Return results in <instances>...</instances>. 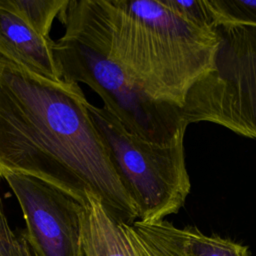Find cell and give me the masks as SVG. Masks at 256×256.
Listing matches in <instances>:
<instances>
[{
  "label": "cell",
  "instance_id": "3957f363",
  "mask_svg": "<svg viewBox=\"0 0 256 256\" xmlns=\"http://www.w3.org/2000/svg\"><path fill=\"white\" fill-rule=\"evenodd\" d=\"M88 110L136 205L137 221L154 223L176 214L191 189L184 156L186 130L169 142L153 143L131 134L106 108L89 103Z\"/></svg>",
  "mask_w": 256,
  "mask_h": 256
},
{
  "label": "cell",
  "instance_id": "9c48e42d",
  "mask_svg": "<svg viewBox=\"0 0 256 256\" xmlns=\"http://www.w3.org/2000/svg\"><path fill=\"white\" fill-rule=\"evenodd\" d=\"M54 41L0 7V57L50 80H61L53 55Z\"/></svg>",
  "mask_w": 256,
  "mask_h": 256
},
{
  "label": "cell",
  "instance_id": "8992f818",
  "mask_svg": "<svg viewBox=\"0 0 256 256\" xmlns=\"http://www.w3.org/2000/svg\"><path fill=\"white\" fill-rule=\"evenodd\" d=\"M3 179L22 210L26 223L23 234L33 256H84L80 202L31 176L8 173Z\"/></svg>",
  "mask_w": 256,
  "mask_h": 256
},
{
  "label": "cell",
  "instance_id": "7c38bea8",
  "mask_svg": "<svg viewBox=\"0 0 256 256\" xmlns=\"http://www.w3.org/2000/svg\"><path fill=\"white\" fill-rule=\"evenodd\" d=\"M163 2L179 16L201 28L214 30L217 25L208 0H163Z\"/></svg>",
  "mask_w": 256,
  "mask_h": 256
},
{
  "label": "cell",
  "instance_id": "4fadbf2b",
  "mask_svg": "<svg viewBox=\"0 0 256 256\" xmlns=\"http://www.w3.org/2000/svg\"><path fill=\"white\" fill-rule=\"evenodd\" d=\"M0 256H33L24 237L17 235L10 227L0 199Z\"/></svg>",
  "mask_w": 256,
  "mask_h": 256
},
{
  "label": "cell",
  "instance_id": "5b68a950",
  "mask_svg": "<svg viewBox=\"0 0 256 256\" xmlns=\"http://www.w3.org/2000/svg\"><path fill=\"white\" fill-rule=\"evenodd\" d=\"M213 68L189 89L181 108L188 125L210 122L256 140V26L218 23Z\"/></svg>",
  "mask_w": 256,
  "mask_h": 256
},
{
  "label": "cell",
  "instance_id": "8fae6325",
  "mask_svg": "<svg viewBox=\"0 0 256 256\" xmlns=\"http://www.w3.org/2000/svg\"><path fill=\"white\" fill-rule=\"evenodd\" d=\"M218 23L256 26V0H208Z\"/></svg>",
  "mask_w": 256,
  "mask_h": 256
},
{
  "label": "cell",
  "instance_id": "6da1fadb",
  "mask_svg": "<svg viewBox=\"0 0 256 256\" xmlns=\"http://www.w3.org/2000/svg\"><path fill=\"white\" fill-rule=\"evenodd\" d=\"M77 83L50 80L0 57V180L37 178L81 204L95 195L118 222L138 219Z\"/></svg>",
  "mask_w": 256,
  "mask_h": 256
},
{
  "label": "cell",
  "instance_id": "52a82bcc",
  "mask_svg": "<svg viewBox=\"0 0 256 256\" xmlns=\"http://www.w3.org/2000/svg\"><path fill=\"white\" fill-rule=\"evenodd\" d=\"M131 227L153 256H250L247 246L206 235L197 227L179 228L165 220L135 221Z\"/></svg>",
  "mask_w": 256,
  "mask_h": 256
},
{
  "label": "cell",
  "instance_id": "277c9868",
  "mask_svg": "<svg viewBox=\"0 0 256 256\" xmlns=\"http://www.w3.org/2000/svg\"><path fill=\"white\" fill-rule=\"evenodd\" d=\"M53 55L61 80L89 86L131 134L162 144L187 129L180 108L149 98L116 62L74 29L64 26Z\"/></svg>",
  "mask_w": 256,
  "mask_h": 256
},
{
  "label": "cell",
  "instance_id": "30bf717a",
  "mask_svg": "<svg viewBox=\"0 0 256 256\" xmlns=\"http://www.w3.org/2000/svg\"><path fill=\"white\" fill-rule=\"evenodd\" d=\"M69 0H0V7L16 14L32 29L45 38L55 18L67 6Z\"/></svg>",
  "mask_w": 256,
  "mask_h": 256
},
{
  "label": "cell",
  "instance_id": "7a4b0ae2",
  "mask_svg": "<svg viewBox=\"0 0 256 256\" xmlns=\"http://www.w3.org/2000/svg\"><path fill=\"white\" fill-rule=\"evenodd\" d=\"M116 62L152 100L182 108L213 68L218 39L163 0H69L58 16Z\"/></svg>",
  "mask_w": 256,
  "mask_h": 256
},
{
  "label": "cell",
  "instance_id": "ba28073f",
  "mask_svg": "<svg viewBox=\"0 0 256 256\" xmlns=\"http://www.w3.org/2000/svg\"><path fill=\"white\" fill-rule=\"evenodd\" d=\"M82 205L84 256H153L131 225L114 219L95 195L87 194Z\"/></svg>",
  "mask_w": 256,
  "mask_h": 256
}]
</instances>
